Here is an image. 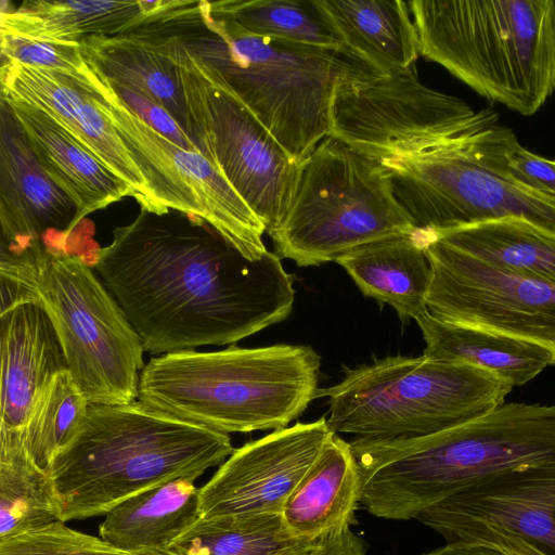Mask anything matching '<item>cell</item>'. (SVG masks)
Segmentation results:
<instances>
[{
  "label": "cell",
  "mask_w": 555,
  "mask_h": 555,
  "mask_svg": "<svg viewBox=\"0 0 555 555\" xmlns=\"http://www.w3.org/2000/svg\"><path fill=\"white\" fill-rule=\"evenodd\" d=\"M335 262L364 296L391 306L403 322L427 311L433 271L413 231L358 246Z\"/></svg>",
  "instance_id": "cb8c5ba5"
},
{
  "label": "cell",
  "mask_w": 555,
  "mask_h": 555,
  "mask_svg": "<svg viewBox=\"0 0 555 555\" xmlns=\"http://www.w3.org/2000/svg\"><path fill=\"white\" fill-rule=\"evenodd\" d=\"M319 539L294 535L281 514L201 518L170 547L178 555H308Z\"/></svg>",
  "instance_id": "4dcf8cb0"
},
{
  "label": "cell",
  "mask_w": 555,
  "mask_h": 555,
  "mask_svg": "<svg viewBox=\"0 0 555 555\" xmlns=\"http://www.w3.org/2000/svg\"><path fill=\"white\" fill-rule=\"evenodd\" d=\"M23 129L40 166L76 204L82 219L133 190L42 111L12 98L1 96Z\"/></svg>",
  "instance_id": "44dd1931"
},
{
  "label": "cell",
  "mask_w": 555,
  "mask_h": 555,
  "mask_svg": "<svg viewBox=\"0 0 555 555\" xmlns=\"http://www.w3.org/2000/svg\"><path fill=\"white\" fill-rule=\"evenodd\" d=\"M0 434L26 437L40 395L67 370L55 328L39 305L26 301L0 312Z\"/></svg>",
  "instance_id": "ffe728a7"
},
{
  "label": "cell",
  "mask_w": 555,
  "mask_h": 555,
  "mask_svg": "<svg viewBox=\"0 0 555 555\" xmlns=\"http://www.w3.org/2000/svg\"><path fill=\"white\" fill-rule=\"evenodd\" d=\"M319 370V354L304 345L171 352L144 366L138 401L227 435L278 430L318 398Z\"/></svg>",
  "instance_id": "277c9868"
},
{
  "label": "cell",
  "mask_w": 555,
  "mask_h": 555,
  "mask_svg": "<svg viewBox=\"0 0 555 555\" xmlns=\"http://www.w3.org/2000/svg\"><path fill=\"white\" fill-rule=\"evenodd\" d=\"M513 387L476 366L392 356L344 367L343 379L318 390L327 397L330 429L353 439L387 441L440 433L503 404Z\"/></svg>",
  "instance_id": "52a82bcc"
},
{
  "label": "cell",
  "mask_w": 555,
  "mask_h": 555,
  "mask_svg": "<svg viewBox=\"0 0 555 555\" xmlns=\"http://www.w3.org/2000/svg\"><path fill=\"white\" fill-rule=\"evenodd\" d=\"M506 167L519 181L543 193L555 196V159L539 156L517 140H509L506 149Z\"/></svg>",
  "instance_id": "d590c367"
},
{
  "label": "cell",
  "mask_w": 555,
  "mask_h": 555,
  "mask_svg": "<svg viewBox=\"0 0 555 555\" xmlns=\"http://www.w3.org/2000/svg\"><path fill=\"white\" fill-rule=\"evenodd\" d=\"M420 54L524 115L555 92L554 0L409 1Z\"/></svg>",
  "instance_id": "5b68a950"
},
{
  "label": "cell",
  "mask_w": 555,
  "mask_h": 555,
  "mask_svg": "<svg viewBox=\"0 0 555 555\" xmlns=\"http://www.w3.org/2000/svg\"><path fill=\"white\" fill-rule=\"evenodd\" d=\"M199 7L253 36L347 51L320 0L199 1Z\"/></svg>",
  "instance_id": "f546056e"
},
{
  "label": "cell",
  "mask_w": 555,
  "mask_h": 555,
  "mask_svg": "<svg viewBox=\"0 0 555 555\" xmlns=\"http://www.w3.org/2000/svg\"><path fill=\"white\" fill-rule=\"evenodd\" d=\"M134 555H178V554L171 548H157V550L142 551Z\"/></svg>",
  "instance_id": "f35d334b"
},
{
  "label": "cell",
  "mask_w": 555,
  "mask_h": 555,
  "mask_svg": "<svg viewBox=\"0 0 555 555\" xmlns=\"http://www.w3.org/2000/svg\"><path fill=\"white\" fill-rule=\"evenodd\" d=\"M428 231L488 266L555 283V235L524 218L506 217Z\"/></svg>",
  "instance_id": "83f0119b"
},
{
  "label": "cell",
  "mask_w": 555,
  "mask_h": 555,
  "mask_svg": "<svg viewBox=\"0 0 555 555\" xmlns=\"http://www.w3.org/2000/svg\"><path fill=\"white\" fill-rule=\"evenodd\" d=\"M62 520V503L25 437L0 435V540Z\"/></svg>",
  "instance_id": "f1b7e54d"
},
{
  "label": "cell",
  "mask_w": 555,
  "mask_h": 555,
  "mask_svg": "<svg viewBox=\"0 0 555 555\" xmlns=\"http://www.w3.org/2000/svg\"><path fill=\"white\" fill-rule=\"evenodd\" d=\"M1 59L21 64L83 75L87 62L79 43H57L1 30Z\"/></svg>",
  "instance_id": "836d02e7"
},
{
  "label": "cell",
  "mask_w": 555,
  "mask_h": 555,
  "mask_svg": "<svg viewBox=\"0 0 555 555\" xmlns=\"http://www.w3.org/2000/svg\"><path fill=\"white\" fill-rule=\"evenodd\" d=\"M170 38L149 34L89 37L79 46L85 59L112 82L133 89L164 106L196 143Z\"/></svg>",
  "instance_id": "603a6c76"
},
{
  "label": "cell",
  "mask_w": 555,
  "mask_h": 555,
  "mask_svg": "<svg viewBox=\"0 0 555 555\" xmlns=\"http://www.w3.org/2000/svg\"><path fill=\"white\" fill-rule=\"evenodd\" d=\"M332 434L321 417L297 422L234 449L199 488L202 518L281 514Z\"/></svg>",
  "instance_id": "2e32d148"
},
{
  "label": "cell",
  "mask_w": 555,
  "mask_h": 555,
  "mask_svg": "<svg viewBox=\"0 0 555 555\" xmlns=\"http://www.w3.org/2000/svg\"><path fill=\"white\" fill-rule=\"evenodd\" d=\"M363 491L373 516L415 519L476 482L555 463V405L503 403L463 425L410 439H353Z\"/></svg>",
  "instance_id": "7a4b0ae2"
},
{
  "label": "cell",
  "mask_w": 555,
  "mask_h": 555,
  "mask_svg": "<svg viewBox=\"0 0 555 555\" xmlns=\"http://www.w3.org/2000/svg\"><path fill=\"white\" fill-rule=\"evenodd\" d=\"M433 271L427 312L550 350L555 362V283L488 266L428 230L413 231Z\"/></svg>",
  "instance_id": "5bb4252c"
},
{
  "label": "cell",
  "mask_w": 555,
  "mask_h": 555,
  "mask_svg": "<svg viewBox=\"0 0 555 555\" xmlns=\"http://www.w3.org/2000/svg\"><path fill=\"white\" fill-rule=\"evenodd\" d=\"M415 519L448 542H483L519 555H555V463L476 482Z\"/></svg>",
  "instance_id": "9a60e30c"
},
{
  "label": "cell",
  "mask_w": 555,
  "mask_h": 555,
  "mask_svg": "<svg viewBox=\"0 0 555 555\" xmlns=\"http://www.w3.org/2000/svg\"><path fill=\"white\" fill-rule=\"evenodd\" d=\"M414 229L380 162L327 135L299 164L287 210L268 234L280 257L309 267Z\"/></svg>",
  "instance_id": "9c48e42d"
},
{
  "label": "cell",
  "mask_w": 555,
  "mask_h": 555,
  "mask_svg": "<svg viewBox=\"0 0 555 555\" xmlns=\"http://www.w3.org/2000/svg\"><path fill=\"white\" fill-rule=\"evenodd\" d=\"M476 114L459 98L423 85L415 64L380 74L358 59L335 83L330 135L380 162L436 146L465 130Z\"/></svg>",
  "instance_id": "7c38bea8"
},
{
  "label": "cell",
  "mask_w": 555,
  "mask_h": 555,
  "mask_svg": "<svg viewBox=\"0 0 555 555\" xmlns=\"http://www.w3.org/2000/svg\"><path fill=\"white\" fill-rule=\"evenodd\" d=\"M415 321L426 343L425 357L476 366L512 387L527 384L555 364L550 350L521 339L443 322L427 311Z\"/></svg>",
  "instance_id": "484cf974"
},
{
  "label": "cell",
  "mask_w": 555,
  "mask_h": 555,
  "mask_svg": "<svg viewBox=\"0 0 555 555\" xmlns=\"http://www.w3.org/2000/svg\"><path fill=\"white\" fill-rule=\"evenodd\" d=\"M210 35L203 49L185 44L214 66L253 115L300 164L330 135L328 109L339 75L356 60L348 51L249 35L199 7Z\"/></svg>",
  "instance_id": "ba28073f"
},
{
  "label": "cell",
  "mask_w": 555,
  "mask_h": 555,
  "mask_svg": "<svg viewBox=\"0 0 555 555\" xmlns=\"http://www.w3.org/2000/svg\"><path fill=\"white\" fill-rule=\"evenodd\" d=\"M195 1H25L1 7V30L49 42L80 43L89 37L141 34L192 16Z\"/></svg>",
  "instance_id": "d6986e66"
},
{
  "label": "cell",
  "mask_w": 555,
  "mask_h": 555,
  "mask_svg": "<svg viewBox=\"0 0 555 555\" xmlns=\"http://www.w3.org/2000/svg\"><path fill=\"white\" fill-rule=\"evenodd\" d=\"M78 209L40 166L27 138L1 100L0 221L1 245L22 247L42 241L59 250L52 233L68 246Z\"/></svg>",
  "instance_id": "ac0fdd59"
},
{
  "label": "cell",
  "mask_w": 555,
  "mask_h": 555,
  "mask_svg": "<svg viewBox=\"0 0 555 555\" xmlns=\"http://www.w3.org/2000/svg\"><path fill=\"white\" fill-rule=\"evenodd\" d=\"M75 76L1 59V96L34 106L64 127L134 192L142 209L164 214L87 75Z\"/></svg>",
  "instance_id": "e0dca14e"
},
{
  "label": "cell",
  "mask_w": 555,
  "mask_h": 555,
  "mask_svg": "<svg viewBox=\"0 0 555 555\" xmlns=\"http://www.w3.org/2000/svg\"><path fill=\"white\" fill-rule=\"evenodd\" d=\"M89 401L68 370L59 372L40 395L26 428L27 444L39 466L47 469L74 437Z\"/></svg>",
  "instance_id": "1f68e13d"
},
{
  "label": "cell",
  "mask_w": 555,
  "mask_h": 555,
  "mask_svg": "<svg viewBox=\"0 0 555 555\" xmlns=\"http://www.w3.org/2000/svg\"><path fill=\"white\" fill-rule=\"evenodd\" d=\"M308 555H366V545L347 527L320 538Z\"/></svg>",
  "instance_id": "8d00e7d4"
},
{
  "label": "cell",
  "mask_w": 555,
  "mask_h": 555,
  "mask_svg": "<svg viewBox=\"0 0 555 555\" xmlns=\"http://www.w3.org/2000/svg\"><path fill=\"white\" fill-rule=\"evenodd\" d=\"M424 555H519L504 547L483 542H448Z\"/></svg>",
  "instance_id": "74e56055"
},
{
  "label": "cell",
  "mask_w": 555,
  "mask_h": 555,
  "mask_svg": "<svg viewBox=\"0 0 555 555\" xmlns=\"http://www.w3.org/2000/svg\"><path fill=\"white\" fill-rule=\"evenodd\" d=\"M108 82L121 102L149 127L178 146L201 153L196 143L164 106L133 89L112 82L109 79Z\"/></svg>",
  "instance_id": "e575fe53"
},
{
  "label": "cell",
  "mask_w": 555,
  "mask_h": 555,
  "mask_svg": "<svg viewBox=\"0 0 555 555\" xmlns=\"http://www.w3.org/2000/svg\"><path fill=\"white\" fill-rule=\"evenodd\" d=\"M513 135L493 109L482 108L457 135L380 164L415 229L443 231L517 217L555 235V196L522 183L506 167Z\"/></svg>",
  "instance_id": "8992f818"
},
{
  "label": "cell",
  "mask_w": 555,
  "mask_h": 555,
  "mask_svg": "<svg viewBox=\"0 0 555 555\" xmlns=\"http://www.w3.org/2000/svg\"><path fill=\"white\" fill-rule=\"evenodd\" d=\"M86 62L103 109L160 208L202 219L250 260L263 257L266 227L219 168L149 127L121 102L103 73Z\"/></svg>",
  "instance_id": "4fadbf2b"
},
{
  "label": "cell",
  "mask_w": 555,
  "mask_h": 555,
  "mask_svg": "<svg viewBox=\"0 0 555 555\" xmlns=\"http://www.w3.org/2000/svg\"><path fill=\"white\" fill-rule=\"evenodd\" d=\"M363 483L350 442L333 433L281 512L296 537L320 539L350 527Z\"/></svg>",
  "instance_id": "7402d4cb"
},
{
  "label": "cell",
  "mask_w": 555,
  "mask_h": 555,
  "mask_svg": "<svg viewBox=\"0 0 555 555\" xmlns=\"http://www.w3.org/2000/svg\"><path fill=\"white\" fill-rule=\"evenodd\" d=\"M31 301L49 315L67 370L90 404L138 400L142 340L124 310L81 256L48 250L15 305Z\"/></svg>",
  "instance_id": "30bf717a"
},
{
  "label": "cell",
  "mask_w": 555,
  "mask_h": 555,
  "mask_svg": "<svg viewBox=\"0 0 555 555\" xmlns=\"http://www.w3.org/2000/svg\"><path fill=\"white\" fill-rule=\"evenodd\" d=\"M171 51L201 153L271 232L284 217L299 164L237 99L221 74L171 36Z\"/></svg>",
  "instance_id": "8fae6325"
},
{
  "label": "cell",
  "mask_w": 555,
  "mask_h": 555,
  "mask_svg": "<svg viewBox=\"0 0 555 555\" xmlns=\"http://www.w3.org/2000/svg\"><path fill=\"white\" fill-rule=\"evenodd\" d=\"M345 49L380 74L415 64L417 31L409 2L401 0H320Z\"/></svg>",
  "instance_id": "4316f807"
},
{
  "label": "cell",
  "mask_w": 555,
  "mask_h": 555,
  "mask_svg": "<svg viewBox=\"0 0 555 555\" xmlns=\"http://www.w3.org/2000/svg\"><path fill=\"white\" fill-rule=\"evenodd\" d=\"M202 518L199 488L191 479H176L130 496L104 515L100 538L137 554L170 548Z\"/></svg>",
  "instance_id": "d4e9b609"
},
{
  "label": "cell",
  "mask_w": 555,
  "mask_h": 555,
  "mask_svg": "<svg viewBox=\"0 0 555 555\" xmlns=\"http://www.w3.org/2000/svg\"><path fill=\"white\" fill-rule=\"evenodd\" d=\"M0 555H134L56 520L0 540Z\"/></svg>",
  "instance_id": "d6a6232c"
},
{
  "label": "cell",
  "mask_w": 555,
  "mask_h": 555,
  "mask_svg": "<svg viewBox=\"0 0 555 555\" xmlns=\"http://www.w3.org/2000/svg\"><path fill=\"white\" fill-rule=\"evenodd\" d=\"M233 451L229 435L138 400L89 404L76 434L47 470L66 522L104 516L126 499L176 479L195 480Z\"/></svg>",
  "instance_id": "3957f363"
},
{
  "label": "cell",
  "mask_w": 555,
  "mask_h": 555,
  "mask_svg": "<svg viewBox=\"0 0 555 555\" xmlns=\"http://www.w3.org/2000/svg\"><path fill=\"white\" fill-rule=\"evenodd\" d=\"M92 268L156 354L236 343L285 320L295 297L278 254L250 260L179 211L141 208L114 230Z\"/></svg>",
  "instance_id": "6da1fadb"
}]
</instances>
